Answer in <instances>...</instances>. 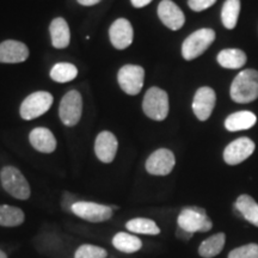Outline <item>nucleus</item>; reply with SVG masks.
<instances>
[{
    "label": "nucleus",
    "instance_id": "a878e982",
    "mask_svg": "<svg viewBox=\"0 0 258 258\" xmlns=\"http://www.w3.org/2000/svg\"><path fill=\"white\" fill-rule=\"evenodd\" d=\"M78 69L71 62H57L51 67L50 78L55 83H70L77 78Z\"/></svg>",
    "mask_w": 258,
    "mask_h": 258
},
{
    "label": "nucleus",
    "instance_id": "20e7f679",
    "mask_svg": "<svg viewBox=\"0 0 258 258\" xmlns=\"http://www.w3.org/2000/svg\"><path fill=\"white\" fill-rule=\"evenodd\" d=\"M143 110L147 117L153 121H164L169 115L170 103L169 96L163 89L153 88L148 89L145 93L143 101Z\"/></svg>",
    "mask_w": 258,
    "mask_h": 258
},
{
    "label": "nucleus",
    "instance_id": "9b49d317",
    "mask_svg": "<svg viewBox=\"0 0 258 258\" xmlns=\"http://www.w3.org/2000/svg\"><path fill=\"white\" fill-rule=\"evenodd\" d=\"M256 145L249 138L235 139L226 146L224 160L228 165H238L252 156Z\"/></svg>",
    "mask_w": 258,
    "mask_h": 258
},
{
    "label": "nucleus",
    "instance_id": "423d86ee",
    "mask_svg": "<svg viewBox=\"0 0 258 258\" xmlns=\"http://www.w3.org/2000/svg\"><path fill=\"white\" fill-rule=\"evenodd\" d=\"M53 96L47 91H36L32 92L28 97H25L19 108L21 117L25 121L35 120L44 115L49 110L53 104Z\"/></svg>",
    "mask_w": 258,
    "mask_h": 258
},
{
    "label": "nucleus",
    "instance_id": "a211bd4d",
    "mask_svg": "<svg viewBox=\"0 0 258 258\" xmlns=\"http://www.w3.org/2000/svg\"><path fill=\"white\" fill-rule=\"evenodd\" d=\"M51 46L56 49H64L70 46L71 30L69 23L62 17H56L49 25Z\"/></svg>",
    "mask_w": 258,
    "mask_h": 258
},
{
    "label": "nucleus",
    "instance_id": "473e14b6",
    "mask_svg": "<svg viewBox=\"0 0 258 258\" xmlns=\"http://www.w3.org/2000/svg\"><path fill=\"white\" fill-rule=\"evenodd\" d=\"M0 258H8V256H6V253L4 252V251L0 250Z\"/></svg>",
    "mask_w": 258,
    "mask_h": 258
},
{
    "label": "nucleus",
    "instance_id": "f03ea898",
    "mask_svg": "<svg viewBox=\"0 0 258 258\" xmlns=\"http://www.w3.org/2000/svg\"><path fill=\"white\" fill-rule=\"evenodd\" d=\"M0 180L3 188L9 195L17 200H28L31 195L29 182L23 173L15 166H5L0 171Z\"/></svg>",
    "mask_w": 258,
    "mask_h": 258
},
{
    "label": "nucleus",
    "instance_id": "ddd939ff",
    "mask_svg": "<svg viewBox=\"0 0 258 258\" xmlns=\"http://www.w3.org/2000/svg\"><path fill=\"white\" fill-rule=\"evenodd\" d=\"M109 38L116 49L123 50L133 43V25L125 18L116 19L109 28Z\"/></svg>",
    "mask_w": 258,
    "mask_h": 258
},
{
    "label": "nucleus",
    "instance_id": "9d476101",
    "mask_svg": "<svg viewBox=\"0 0 258 258\" xmlns=\"http://www.w3.org/2000/svg\"><path fill=\"white\" fill-rule=\"evenodd\" d=\"M176 165V158L172 151L159 148L154 151L146 160V171L153 176H167Z\"/></svg>",
    "mask_w": 258,
    "mask_h": 258
},
{
    "label": "nucleus",
    "instance_id": "7ed1b4c3",
    "mask_svg": "<svg viewBox=\"0 0 258 258\" xmlns=\"http://www.w3.org/2000/svg\"><path fill=\"white\" fill-rule=\"evenodd\" d=\"M179 230L189 234L198 232H208L213 228V222L206 211L201 207H185L177 218Z\"/></svg>",
    "mask_w": 258,
    "mask_h": 258
},
{
    "label": "nucleus",
    "instance_id": "5701e85b",
    "mask_svg": "<svg viewBox=\"0 0 258 258\" xmlns=\"http://www.w3.org/2000/svg\"><path fill=\"white\" fill-rule=\"evenodd\" d=\"M112 245L116 250L121 251L124 253H134L138 252L143 247V241L137 235L132 233H125V232H120L115 234L112 238Z\"/></svg>",
    "mask_w": 258,
    "mask_h": 258
},
{
    "label": "nucleus",
    "instance_id": "1a4fd4ad",
    "mask_svg": "<svg viewBox=\"0 0 258 258\" xmlns=\"http://www.w3.org/2000/svg\"><path fill=\"white\" fill-rule=\"evenodd\" d=\"M71 211L78 218L89 222H105L112 217V207L96 202L77 201L71 206Z\"/></svg>",
    "mask_w": 258,
    "mask_h": 258
},
{
    "label": "nucleus",
    "instance_id": "c756f323",
    "mask_svg": "<svg viewBox=\"0 0 258 258\" xmlns=\"http://www.w3.org/2000/svg\"><path fill=\"white\" fill-rule=\"evenodd\" d=\"M217 3V0H188L189 8L195 12L205 11Z\"/></svg>",
    "mask_w": 258,
    "mask_h": 258
},
{
    "label": "nucleus",
    "instance_id": "aec40b11",
    "mask_svg": "<svg viewBox=\"0 0 258 258\" xmlns=\"http://www.w3.org/2000/svg\"><path fill=\"white\" fill-rule=\"evenodd\" d=\"M235 211L243 217L247 222L258 227V203L250 195L243 194L235 200Z\"/></svg>",
    "mask_w": 258,
    "mask_h": 258
},
{
    "label": "nucleus",
    "instance_id": "393cba45",
    "mask_svg": "<svg viewBox=\"0 0 258 258\" xmlns=\"http://www.w3.org/2000/svg\"><path fill=\"white\" fill-rule=\"evenodd\" d=\"M125 228L131 233L146 234V235H158L160 234L159 226L152 219L147 218H135L129 220L125 224Z\"/></svg>",
    "mask_w": 258,
    "mask_h": 258
},
{
    "label": "nucleus",
    "instance_id": "2f4dec72",
    "mask_svg": "<svg viewBox=\"0 0 258 258\" xmlns=\"http://www.w3.org/2000/svg\"><path fill=\"white\" fill-rule=\"evenodd\" d=\"M78 4L82 6H95L102 2V0H77Z\"/></svg>",
    "mask_w": 258,
    "mask_h": 258
},
{
    "label": "nucleus",
    "instance_id": "2eb2a0df",
    "mask_svg": "<svg viewBox=\"0 0 258 258\" xmlns=\"http://www.w3.org/2000/svg\"><path fill=\"white\" fill-rule=\"evenodd\" d=\"M118 150V141L114 133L109 131H103L97 135L95 141V153L99 161L104 164H110L114 161Z\"/></svg>",
    "mask_w": 258,
    "mask_h": 258
},
{
    "label": "nucleus",
    "instance_id": "b1692460",
    "mask_svg": "<svg viewBox=\"0 0 258 258\" xmlns=\"http://www.w3.org/2000/svg\"><path fill=\"white\" fill-rule=\"evenodd\" d=\"M25 220L24 212L21 208L10 205H0V226L16 227Z\"/></svg>",
    "mask_w": 258,
    "mask_h": 258
},
{
    "label": "nucleus",
    "instance_id": "c85d7f7f",
    "mask_svg": "<svg viewBox=\"0 0 258 258\" xmlns=\"http://www.w3.org/2000/svg\"><path fill=\"white\" fill-rule=\"evenodd\" d=\"M227 258H258V244L249 243L235 247L228 252Z\"/></svg>",
    "mask_w": 258,
    "mask_h": 258
},
{
    "label": "nucleus",
    "instance_id": "f257e3e1",
    "mask_svg": "<svg viewBox=\"0 0 258 258\" xmlns=\"http://www.w3.org/2000/svg\"><path fill=\"white\" fill-rule=\"evenodd\" d=\"M230 95L235 103H251L258 98V71L245 70L232 82Z\"/></svg>",
    "mask_w": 258,
    "mask_h": 258
},
{
    "label": "nucleus",
    "instance_id": "39448f33",
    "mask_svg": "<svg viewBox=\"0 0 258 258\" xmlns=\"http://www.w3.org/2000/svg\"><path fill=\"white\" fill-rule=\"evenodd\" d=\"M215 31L209 28H202L194 31L185 38L182 44V55L185 60H194L201 56L213 42L215 41Z\"/></svg>",
    "mask_w": 258,
    "mask_h": 258
},
{
    "label": "nucleus",
    "instance_id": "f3484780",
    "mask_svg": "<svg viewBox=\"0 0 258 258\" xmlns=\"http://www.w3.org/2000/svg\"><path fill=\"white\" fill-rule=\"evenodd\" d=\"M29 141L35 150L41 153H53L56 150V139L48 128H34L29 134Z\"/></svg>",
    "mask_w": 258,
    "mask_h": 258
},
{
    "label": "nucleus",
    "instance_id": "6e6552de",
    "mask_svg": "<svg viewBox=\"0 0 258 258\" xmlns=\"http://www.w3.org/2000/svg\"><path fill=\"white\" fill-rule=\"evenodd\" d=\"M117 82L123 92L129 96H137L144 88L145 70L139 64H124L118 71Z\"/></svg>",
    "mask_w": 258,
    "mask_h": 258
},
{
    "label": "nucleus",
    "instance_id": "4468645a",
    "mask_svg": "<svg viewBox=\"0 0 258 258\" xmlns=\"http://www.w3.org/2000/svg\"><path fill=\"white\" fill-rule=\"evenodd\" d=\"M157 12L161 23L170 30H179L185 23L184 14L172 0H161L158 5Z\"/></svg>",
    "mask_w": 258,
    "mask_h": 258
},
{
    "label": "nucleus",
    "instance_id": "cd10ccee",
    "mask_svg": "<svg viewBox=\"0 0 258 258\" xmlns=\"http://www.w3.org/2000/svg\"><path fill=\"white\" fill-rule=\"evenodd\" d=\"M108 252L101 246L92 244H83L74 252V258H106Z\"/></svg>",
    "mask_w": 258,
    "mask_h": 258
},
{
    "label": "nucleus",
    "instance_id": "0eeeda50",
    "mask_svg": "<svg viewBox=\"0 0 258 258\" xmlns=\"http://www.w3.org/2000/svg\"><path fill=\"white\" fill-rule=\"evenodd\" d=\"M83 115V97L77 90H71L61 98L59 106L60 120L66 127L79 123Z\"/></svg>",
    "mask_w": 258,
    "mask_h": 258
},
{
    "label": "nucleus",
    "instance_id": "4be33fe9",
    "mask_svg": "<svg viewBox=\"0 0 258 258\" xmlns=\"http://www.w3.org/2000/svg\"><path fill=\"white\" fill-rule=\"evenodd\" d=\"M217 60L219 64L224 69L228 70H238L241 69L246 63V54L241 49H234V48H228V49L221 50L218 54Z\"/></svg>",
    "mask_w": 258,
    "mask_h": 258
},
{
    "label": "nucleus",
    "instance_id": "f8f14e48",
    "mask_svg": "<svg viewBox=\"0 0 258 258\" xmlns=\"http://www.w3.org/2000/svg\"><path fill=\"white\" fill-rule=\"evenodd\" d=\"M217 103V95L212 88L203 86L196 91L192 99V111L200 121H207L211 117Z\"/></svg>",
    "mask_w": 258,
    "mask_h": 258
},
{
    "label": "nucleus",
    "instance_id": "7c9ffc66",
    "mask_svg": "<svg viewBox=\"0 0 258 258\" xmlns=\"http://www.w3.org/2000/svg\"><path fill=\"white\" fill-rule=\"evenodd\" d=\"M153 0H131L132 5L137 9H143L145 6H147L150 3H152Z\"/></svg>",
    "mask_w": 258,
    "mask_h": 258
},
{
    "label": "nucleus",
    "instance_id": "bb28decb",
    "mask_svg": "<svg viewBox=\"0 0 258 258\" xmlns=\"http://www.w3.org/2000/svg\"><path fill=\"white\" fill-rule=\"evenodd\" d=\"M240 12V0H226L221 10V21L226 29L232 30L238 23Z\"/></svg>",
    "mask_w": 258,
    "mask_h": 258
},
{
    "label": "nucleus",
    "instance_id": "dca6fc26",
    "mask_svg": "<svg viewBox=\"0 0 258 258\" xmlns=\"http://www.w3.org/2000/svg\"><path fill=\"white\" fill-rule=\"evenodd\" d=\"M29 48L25 43L16 40L0 42V63H21L28 60Z\"/></svg>",
    "mask_w": 258,
    "mask_h": 258
},
{
    "label": "nucleus",
    "instance_id": "6ab92c4d",
    "mask_svg": "<svg viewBox=\"0 0 258 258\" xmlns=\"http://www.w3.org/2000/svg\"><path fill=\"white\" fill-rule=\"evenodd\" d=\"M257 122V116L249 110L233 112L226 118L225 127L228 132H240L252 128Z\"/></svg>",
    "mask_w": 258,
    "mask_h": 258
},
{
    "label": "nucleus",
    "instance_id": "412c9836",
    "mask_svg": "<svg viewBox=\"0 0 258 258\" xmlns=\"http://www.w3.org/2000/svg\"><path fill=\"white\" fill-rule=\"evenodd\" d=\"M226 244V234L224 232H219L208 237L200 244L199 254L202 258H214L224 250Z\"/></svg>",
    "mask_w": 258,
    "mask_h": 258
}]
</instances>
